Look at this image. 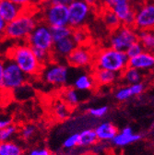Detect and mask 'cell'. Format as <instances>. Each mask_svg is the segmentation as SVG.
Masks as SVG:
<instances>
[{
	"label": "cell",
	"instance_id": "6da1fadb",
	"mask_svg": "<svg viewBox=\"0 0 154 155\" xmlns=\"http://www.w3.org/2000/svg\"><path fill=\"white\" fill-rule=\"evenodd\" d=\"M8 58L12 60L28 78L38 76L44 68L36 59L32 48L26 43L10 48L8 53Z\"/></svg>",
	"mask_w": 154,
	"mask_h": 155
},
{
	"label": "cell",
	"instance_id": "7a4b0ae2",
	"mask_svg": "<svg viewBox=\"0 0 154 155\" xmlns=\"http://www.w3.org/2000/svg\"><path fill=\"white\" fill-rule=\"evenodd\" d=\"M93 65L95 68L121 74L128 67V57L124 51L103 48L94 54Z\"/></svg>",
	"mask_w": 154,
	"mask_h": 155
},
{
	"label": "cell",
	"instance_id": "3957f363",
	"mask_svg": "<svg viewBox=\"0 0 154 155\" xmlns=\"http://www.w3.org/2000/svg\"><path fill=\"white\" fill-rule=\"evenodd\" d=\"M39 21L31 10H27V8L12 21L7 23L5 37L11 40H26L30 33L33 31Z\"/></svg>",
	"mask_w": 154,
	"mask_h": 155
},
{
	"label": "cell",
	"instance_id": "277c9868",
	"mask_svg": "<svg viewBox=\"0 0 154 155\" xmlns=\"http://www.w3.org/2000/svg\"><path fill=\"white\" fill-rule=\"evenodd\" d=\"M27 81L28 77L20 69V68L9 58H7L4 64V72L2 81L0 83V89L13 91L27 83Z\"/></svg>",
	"mask_w": 154,
	"mask_h": 155
},
{
	"label": "cell",
	"instance_id": "5b68a950",
	"mask_svg": "<svg viewBox=\"0 0 154 155\" xmlns=\"http://www.w3.org/2000/svg\"><path fill=\"white\" fill-rule=\"evenodd\" d=\"M25 43L31 48L51 52L54 45V40L50 27L43 21L38 22L33 31L27 37Z\"/></svg>",
	"mask_w": 154,
	"mask_h": 155
},
{
	"label": "cell",
	"instance_id": "8992f818",
	"mask_svg": "<svg viewBox=\"0 0 154 155\" xmlns=\"http://www.w3.org/2000/svg\"><path fill=\"white\" fill-rule=\"evenodd\" d=\"M41 76L43 81L53 87L60 88L68 81V68L59 63H51L44 66Z\"/></svg>",
	"mask_w": 154,
	"mask_h": 155
},
{
	"label": "cell",
	"instance_id": "52a82bcc",
	"mask_svg": "<svg viewBox=\"0 0 154 155\" xmlns=\"http://www.w3.org/2000/svg\"><path fill=\"white\" fill-rule=\"evenodd\" d=\"M138 42V31L133 27L121 25L113 31L109 37V45L117 51H126L129 45Z\"/></svg>",
	"mask_w": 154,
	"mask_h": 155
},
{
	"label": "cell",
	"instance_id": "ba28073f",
	"mask_svg": "<svg viewBox=\"0 0 154 155\" xmlns=\"http://www.w3.org/2000/svg\"><path fill=\"white\" fill-rule=\"evenodd\" d=\"M42 18L43 22L49 27H60L68 25V8L62 5L44 4Z\"/></svg>",
	"mask_w": 154,
	"mask_h": 155
},
{
	"label": "cell",
	"instance_id": "9c48e42d",
	"mask_svg": "<svg viewBox=\"0 0 154 155\" xmlns=\"http://www.w3.org/2000/svg\"><path fill=\"white\" fill-rule=\"evenodd\" d=\"M105 5L116 15L121 25L133 27L135 9L130 4V0H105Z\"/></svg>",
	"mask_w": 154,
	"mask_h": 155
},
{
	"label": "cell",
	"instance_id": "30bf717a",
	"mask_svg": "<svg viewBox=\"0 0 154 155\" xmlns=\"http://www.w3.org/2000/svg\"><path fill=\"white\" fill-rule=\"evenodd\" d=\"M154 27V4L153 0H147L138 9L135 10L133 28L138 31L153 30Z\"/></svg>",
	"mask_w": 154,
	"mask_h": 155
},
{
	"label": "cell",
	"instance_id": "8fae6325",
	"mask_svg": "<svg viewBox=\"0 0 154 155\" xmlns=\"http://www.w3.org/2000/svg\"><path fill=\"white\" fill-rule=\"evenodd\" d=\"M67 8L68 26L72 29L84 26L90 13V7L82 0H74Z\"/></svg>",
	"mask_w": 154,
	"mask_h": 155
},
{
	"label": "cell",
	"instance_id": "7c38bea8",
	"mask_svg": "<svg viewBox=\"0 0 154 155\" xmlns=\"http://www.w3.org/2000/svg\"><path fill=\"white\" fill-rule=\"evenodd\" d=\"M66 59L67 64L73 68H87L93 64L94 53L87 45L77 46Z\"/></svg>",
	"mask_w": 154,
	"mask_h": 155
},
{
	"label": "cell",
	"instance_id": "4fadbf2b",
	"mask_svg": "<svg viewBox=\"0 0 154 155\" xmlns=\"http://www.w3.org/2000/svg\"><path fill=\"white\" fill-rule=\"evenodd\" d=\"M143 139V135L139 133H134L131 127H125L117 132L113 139L112 143L116 147H125L132 143L138 142Z\"/></svg>",
	"mask_w": 154,
	"mask_h": 155
},
{
	"label": "cell",
	"instance_id": "5bb4252c",
	"mask_svg": "<svg viewBox=\"0 0 154 155\" xmlns=\"http://www.w3.org/2000/svg\"><path fill=\"white\" fill-rule=\"evenodd\" d=\"M128 67L136 68L139 71L150 70L154 67V55L153 53L143 51L141 54L128 58Z\"/></svg>",
	"mask_w": 154,
	"mask_h": 155
},
{
	"label": "cell",
	"instance_id": "9a60e30c",
	"mask_svg": "<svg viewBox=\"0 0 154 155\" xmlns=\"http://www.w3.org/2000/svg\"><path fill=\"white\" fill-rule=\"evenodd\" d=\"M94 131L97 136V140L100 142H109L112 141L113 139L117 134L118 129L113 123L109 121H104L97 125L94 128Z\"/></svg>",
	"mask_w": 154,
	"mask_h": 155
},
{
	"label": "cell",
	"instance_id": "2e32d148",
	"mask_svg": "<svg viewBox=\"0 0 154 155\" xmlns=\"http://www.w3.org/2000/svg\"><path fill=\"white\" fill-rule=\"evenodd\" d=\"M23 8L18 6L11 0H1L0 1V17L8 23L15 19L23 11Z\"/></svg>",
	"mask_w": 154,
	"mask_h": 155
},
{
	"label": "cell",
	"instance_id": "e0dca14e",
	"mask_svg": "<svg viewBox=\"0 0 154 155\" xmlns=\"http://www.w3.org/2000/svg\"><path fill=\"white\" fill-rule=\"evenodd\" d=\"M77 47L76 44L72 40L71 37L62 39V40L54 43L51 54L52 58L57 57V58H67L68 54Z\"/></svg>",
	"mask_w": 154,
	"mask_h": 155
},
{
	"label": "cell",
	"instance_id": "ac0fdd59",
	"mask_svg": "<svg viewBox=\"0 0 154 155\" xmlns=\"http://www.w3.org/2000/svg\"><path fill=\"white\" fill-rule=\"evenodd\" d=\"M92 77L95 81V84L100 86L112 85L119 79L118 73L105 70V69H98V68L94 69Z\"/></svg>",
	"mask_w": 154,
	"mask_h": 155
},
{
	"label": "cell",
	"instance_id": "d6986e66",
	"mask_svg": "<svg viewBox=\"0 0 154 155\" xmlns=\"http://www.w3.org/2000/svg\"><path fill=\"white\" fill-rule=\"evenodd\" d=\"M0 155H25L24 148L16 141L0 142Z\"/></svg>",
	"mask_w": 154,
	"mask_h": 155
},
{
	"label": "cell",
	"instance_id": "ffe728a7",
	"mask_svg": "<svg viewBox=\"0 0 154 155\" xmlns=\"http://www.w3.org/2000/svg\"><path fill=\"white\" fill-rule=\"evenodd\" d=\"M98 142L97 136L92 128L83 129L79 133V145L81 148H88L95 145Z\"/></svg>",
	"mask_w": 154,
	"mask_h": 155
},
{
	"label": "cell",
	"instance_id": "44dd1931",
	"mask_svg": "<svg viewBox=\"0 0 154 155\" xmlns=\"http://www.w3.org/2000/svg\"><path fill=\"white\" fill-rule=\"evenodd\" d=\"M74 89L80 91H87L93 89V87L96 85L95 81L93 80V77L91 75L88 74H82L79 76L74 81Z\"/></svg>",
	"mask_w": 154,
	"mask_h": 155
},
{
	"label": "cell",
	"instance_id": "7402d4cb",
	"mask_svg": "<svg viewBox=\"0 0 154 155\" xmlns=\"http://www.w3.org/2000/svg\"><path fill=\"white\" fill-rule=\"evenodd\" d=\"M138 41L140 43L144 51L153 52L154 49V34L153 30L138 31Z\"/></svg>",
	"mask_w": 154,
	"mask_h": 155
},
{
	"label": "cell",
	"instance_id": "603a6c76",
	"mask_svg": "<svg viewBox=\"0 0 154 155\" xmlns=\"http://www.w3.org/2000/svg\"><path fill=\"white\" fill-rule=\"evenodd\" d=\"M121 74H122L121 75L122 79L125 81L126 83H127L129 85L138 83V82H141L142 79H143V75H142L141 71H139L136 68H130V67H127Z\"/></svg>",
	"mask_w": 154,
	"mask_h": 155
},
{
	"label": "cell",
	"instance_id": "cb8c5ba5",
	"mask_svg": "<svg viewBox=\"0 0 154 155\" xmlns=\"http://www.w3.org/2000/svg\"><path fill=\"white\" fill-rule=\"evenodd\" d=\"M71 38L77 46H80V45H87L90 39V34L88 30L84 26H82V27L72 29Z\"/></svg>",
	"mask_w": 154,
	"mask_h": 155
},
{
	"label": "cell",
	"instance_id": "d4e9b609",
	"mask_svg": "<svg viewBox=\"0 0 154 155\" xmlns=\"http://www.w3.org/2000/svg\"><path fill=\"white\" fill-rule=\"evenodd\" d=\"M103 19L105 23L106 27L110 29L111 31H114L121 26V22L118 19V18L110 8H105V10L103 13Z\"/></svg>",
	"mask_w": 154,
	"mask_h": 155
},
{
	"label": "cell",
	"instance_id": "484cf974",
	"mask_svg": "<svg viewBox=\"0 0 154 155\" xmlns=\"http://www.w3.org/2000/svg\"><path fill=\"white\" fill-rule=\"evenodd\" d=\"M50 29H51L54 43L58 42L65 38L71 37L72 34V28H70L68 25L60 26V27H50Z\"/></svg>",
	"mask_w": 154,
	"mask_h": 155
},
{
	"label": "cell",
	"instance_id": "4316f807",
	"mask_svg": "<svg viewBox=\"0 0 154 155\" xmlns=\"http://www.w3.org/2000/svg\"><path fill=\"white\" fill-rule=\"evenodd\" d=\"M53 112L55 117L58 120H66L68 118L70 111H69V106L63 101H57L54 104Z\"/></svg>",
	"mask_w": 154,
	"mask_h": 155
},
{
	"label": "cell",
	"instance_id": "83f0119b",
	"mask_svg": "<svg viewBox=\"0 0 154 155\" xmlns=\"http://www.w3.org/2000/svg\"><path fill=\"white\" fill-rule=\"evenodd\" d=\"M64 101L69 107H75L80 102V96L79 91L75 90L74 88L67 89L63 94Z\"/></svg>",
	"mask_w": 154,
	"mask_h": 155
},
{
	"label": "cell",
	"instance_id": "f1b7e54d",
	"mask_svg": "<svg viewBox=\"0 0 154 155\" xmlns=\"http://www.w3.org/2000/svg\"><path fill=\"white\" fill-rule=\"evenodd\" d=\"M17 133L18 127L14 124H11L2 129H0V142L11 140Z\"/></svg>",
	"mask_w": 154,
	"mask_h": 155
},
{
	"label": "cell",
	"instance_id": "f546056e",
	"mask_svg": "<svg viewBox=\"0 0 154 155\" xmlns=\"http://www.w3.org/2000/svg\"><path fill=\"white\" fill-rule=\"evenodd\" d=\"M113 96H114V99L118 102H126L133 97L129 85L123 86V87H120L119 89H117L115 91Z\"/></svg>",
	"mask_w": 154,
	"mask_h": 155
},
{
	"label": "cell",
	"instance_id": "4dcf8cb0",
	"mask_svg": "<svg viewBox=\"0 0 154 155\" xmlns=\"http://www.w3.org/2000/svg\"><path fill=\"white\" fill-rule=\"evenodd\" d=\"M32 51H33V54L36 57V59L43 66L47 65L52 59V54L49 51L38 49V48H32Z\"/></svg>",
	"mask_w": 154,
	"mask_h": 155
},
{
	"label": "cell",
	"instance_id": "1f68e13d",
	"mask_svg": "<svg viewBox=\"0 0 154 155\" xmlns=\"http://www.w3.org/2000/svg\"><path fill=\"white\" fill-rule=\"evenodd\" d=\"M32 91H33L32 88L28 86L27 83H25L24 85L13 91L14 94L16 95V98L20 100H25V99L31 98V97H32Z\"/></svg>",
	"mask_w": 154,
	"mask_h": 155
},
{
	"label": "cell",
	"instance_id": "d6a6232c",
	"mask_svg": "<svg viewBox=\"0 0 154 155\" xmlns=\"http://www.w3.org/2000/svg\"><path fill=\"white\" fill-rule=\"evenodd\" d=\"M63 148L66 150H73L79 145V133H73L63 141Z\"/></svg>",
	"mask_w": 154,
	"mask_h": 155
},
{
	"label": "cell",
	"instance_id": "836d02e7",
	"mask_svg": "<svg viewBox=\"0 0 154 155\" xmlns=\"http://www.w3.org/2000/svg\"><path fill=\"white\" fill-rule=\"evenodd\" d=\"M108 111H109V107L107 105H103V106H99V107L90 108L88 110V113L90 115L92 116V117L102 118L108 114Z\"/></svg>",
	"mask_w": 154,
	"mask_h": 155
},
{
	"label": "cell",
	"instance_id": "e575fe53",
	"mask_svg": "<svg viewBox=\"0 0 154 155\" xmlns=\"http://www.w3.org/2000/svg\"><path fill=\"white\" fill-rule=\"evenodd\" d=\"M144 51V48L142 47V45H140V43L138 41L136 43L132 44L131 45H129L127 47V49L125 51L126 54L127 55L128 58L134 57V56H137L138 54H141Z\"/></svg>",
	"mask_w": 154,
	"mask_h": 155
},
{
	"label": "cell",
	"instance_id": "d590c367",
	"mask_svg": "<svg viewBox=\"0 0 154 155\" xmlns=\"http://www.w3.org/2000/svg\"><path fill=\"white\" fill-rule=\"evenodd\" d=\"M35 133H36V127L33 125L24 126L20 132L21 137L25 140H30L31 139H32Z\"/></svg>",
	"mask_w": 154,
	"mask_h": 155
},
{
	"label": "cell",
	"instance_id": "8d00e7d4",
	"mask_svg": "<svg viewBox=\"0 0 154 155\" xmlns=\"http://www.w3.org/2000/svg\"><path fill=\"white\" fill-rule=\"evenodd\" d=\"M129 87H130V90H131L133 96L141 95L146 90V84L142 81L135 83V84H131V85H129Z\"/></svg>",
	"mask_w": 154,
	"mask_h": 155
},
{
	"label": "cell",
	"instance_id": "74e56055",
	"mask_svg": "<svg viewBox=\"0 0 154 155\" xmlns=\"http://www.w3.org/2000/svg\"><path fill=\"white\" fill-rule=\"evenodd\" d=\"M26 155H53L51 150L47 148L44 147H38V148H34L31 149L28 151V153Z\"/></svg>",
	"mask_w": 154,
	"mask_h": 155
},
{
	"label": "cell",
	"instance_id": "f35d334b",
	"mask_svg": "<svg viewBox=\"0 0 154 155\" xmlns=\"http://www.w3.org/2000/svg\"><path fill=\"white\" fill-rule=\"evenodd\" d=\"M12 124V118L4 112L0 111V129H2Z\"/></svg>",
	"mask_w": 154,
	"mask_h": 155
},
{
	"label": "cell",
	"instance_id": "ab89813d",
	"mask_svg": "<svg viewBox=\"0 0 154 155\" xmlns=\"http://www.w3.org/2000/svg\"><path fill=\"white\" fill-rule=\"evenodd\" d=\"M11 1L14 2L15 4H17L18 6L25 8L31 6V3L33 2V0H11Z\"/></svg>",
	"mask_w": 154,
	"mask_h": 155
},
{
	"label": "cell",
	"instance_id": "60d3db41",
	"mask_svg": "<svg viewBox=\"0 0 154 155\" xmlns=\"http://www.w3.org/2000/svg\"><path fill=\"white\" fill-rule=\"evenodd\" d=\"M73 1L74 0H50L49 3L54 5H62V6L68 7Z\"/></svg>",
	"mask_w": 154,
	"mask_h": 155
},
{
	"label": "cell",
	"instance_id": "b9f144b4",
	"mask_svg": "<svg viewBox=\"0 0 154 155\" xmlns=\"http://www.w3.org/2000/svg\"><path fill=\"white\" fill-rule=\"evenodd\" d=\"M6 26H7V22L4 21V19L1 17H0V38L5 37Z\"/></svg>",
	"mask_w": 154,
	"mask_h": 155
},
{
	"label": "cell",
	"instance_id": "7bdbcfd3",
	"mask_svg": "<svg viewBox=\"0 0 154 155\" xmlns=\"http://www.w3.org/2000/svg\"><path fill=\"white\" fill-rule=\"evenodd\" d=\"M4 64L5 60L0 58V83L2 81V78H3V72H4Z\"/></svg>",
	"mask_w": 154,
	"mask_h": 155
},
{
	"label": "cell",
	"instance_id": "ee69618b",
	"mask_svg": "<svg viewBox=\"0 0 154 155\" xmlns=\"http://www.w3.org/2000/svg\"><path fill=\"white\" fill-rule=\"evenodd\" d=\"M83 2H85L87 5H89L90 7H91V6H95L96 4H97V2H98V0H82Z\"/></svg>",
	"mask_w": 154,
	"mask_h": 155
},
{
	"label": "cell",
	"instance_id": "f6af8a7d",
	"mask_svg": "<svg viewBox=\"0 0 154 155\" xmlns=\"http://www.w3.org/2000/svg\"><path fill=\"white\" fill-rule=\"evenodd\" d=\"M36 1L41 4H47V3H49L50 0H36Z\"/></svg>",
	"mask_w": 154,
	"mask_h": 155
},
{
	"label": "cell",
	"instance_id": "bcb514c9",
	"mask_svg": "<svg viewBox=\"0 0 154 155\" xmlns=\"http://www.w3.org/2000/svg\"><path fill=\"white\" fill-rule=\"evenodd\" d=\"M0 1H1V0H0Z\"/></svg>",
	"mask_w": 154,
	"mask_h": 155
}]
</instances>
